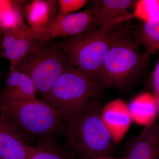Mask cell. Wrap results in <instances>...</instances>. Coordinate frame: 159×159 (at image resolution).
<instances>
[{
    "mask_svg": "<svg viewBox=\"0 0 159 159\" xmlns=\"http://www.w3.org/2000/svg\"><path fill=\"white\" fill-rule=\"evenodd\" d=\"M0 119L30 145L42 139L64 135L66 123L56 110L43 100L21 102L0 100Z\"/></svg>",
    "mask_w": 159,
    "mask_h": 159,
    "instance_id": "6da1fadb",
    "label": "cell"
},
{
    "mask_svg": "<svg viewBox=\"0 0 159 159\" xmlns=\"http://www.w3.org/2000/svg\"><path fill=\"white\" fill-rule=\"evenodd\" d=\"M139 43L119 27L100 69L97 81L105 88L124 89L134 83L145 69L148 57Z\"/></svg>",
    "mask_w": 159,
    "mask_h": 159,
    "instance_id": "7a4b0ae2",
    "label": "cell"
},
{
    "mask_svg": "<svg viewBox=\"0 0 159 159\" xmlns=\"http://www.w3.org/2000/svg\"><path fill=\"white\" fill-rule=\"evenodd\" d=\"M104 89L99 81L72 66L63 72L42 100L59 113L66 125L92 102L100 99Z\"/></svg>",
    "mask_w": 159,
    "mask_h": 159,
    "instance_id": "3957f363",
    "label": "cell"
},
{
    "mask_svg": "<svg viewBox=\"0 0 159 159\" xmlns=\"http://www.w3.org/2000/svg\"><path fill=\"white\" fill-rule=\"evenodd\" d=\"M100 99L94 101L66 125V145L80 159L109 155L112 148L110 134L101 118Z\"/></svg>",
    "mask_w": 159,
    "mask_h": 159,
    "instance_id": "277c9868",
    "label": "cell"
},
{
    "mask_svg": "<svg viewBox=\"0 0 159 159\" xmlns=\"http://www.w3.org/2000/svg\"><path fill=\"white\" fill-rule=\"evenodd\" d=\"M118 25L112 27H95L60 42L71 65L97 80L116 36Z\"/></svg>",
    "mask_w": 159,
    "mask_h": 159,
    "instance_id": "5b68a950",
    "label": "cell"
},
{
    "mask_svg": "<svg viewBox=\"0 0 159 159\" xmlns=\"http://www.w3.org/2000/svg\"><path fill=\"white\" fill-rule=\"evenodd\" d=\"M72 66L60 43L34 39L29 54L13 67L29 75L43 99L63 72Z\"/></svg>",
    "mask_w": 159,
    "mask_h": 159,
    "instance_id": "8992f818",
    "label": "cell"
},
{
    "mask_svg": "<svg viewBox=\"0 0 159 159\" xmlns=\"http://www.w3.org/2000/svg\"><path fill=\"white\" fill-rule=\"evenodd\" d=\"M97 27L95 18L86 8L84 11L66 15L58 13L44 25L37 28L27 25L25 29L34 39L48 41L55 39L74 37Z\"/></svg>",
    "mask_w": 159,
    "mask_h": 159,
    "instance_id": "52a82bcc",
    "label": "cell"
},
{
    "mask_svg": "<svg viewBox=\"0 0 159 159\" xmlns=\"http://www.w3.org/2000/svg\"><path fill=\"white\" fill-rule=\"evenodd\" d=\"M136 2L134 0H94L87 8L95 18L97 27H112L122 23Z\"/></svg>",
    "mask_w": 159,
    "mask_h": 159,
    "instance_id": "ba28073f",
    "label": "cell"
},
{
    "mask_svg": "<svg viewBox=\"0 0 159 159\" xmlns=\"http://www.w3.org/2000/svg\"><path fill=\"white\" fill-rule=\"evenodd\" d=\"M37 89L26 73L10 66L0 94V100L21 102L36 99Z\"/></svg>",
    "mask_w": 159,
    "mask_h": 159,
    "instance_id": "9c48e42d",
    "label": "cell"
},
{
    "mask_svg": "<svg viewBox=\"0 0 159 159\" xmlns=\"http://www.w3.org/2000/svg\"><path fill=\"white\" fill-rule=\"evenodd\" d=\"M101 116L115 143L119 142L124 137L132 120L128 104L120 99L103 107Z\"/></svg>",
    "mask_w": 159,
    "mask_h": 159,
    "instance_id": "30bf717a",
    "label": "cell"
},
{
    "mask_svg": "<svg viewBox=\"0 0 159 159\" xmlns=\"http://www.w3.org/2000/svg\"><path fill=\"white\" fill-rule=\"evenodd\" d=\"M26 26L18 31L2 32L0 55L11 66H16L21 62L34 44V39L25 31Z\"/></svg>",
    "mask_w": 159,
    "mask_h": 159,
    "instance_id": "8fae6325",
    "label": "cell"
},
{
    "mask_svg": "<svg viewBox=\"0 0 159 159\" xmlns=\"http://www.w3.org/2000/svg\"><path fill=\"white\" fill-rule=\"evenodd\" d=\"M125 159H159V124L145 126L127 151Z\"/></svg>",
    "mask_w": 159,
    "mask_h": 159,
    "instance_id": "7c38bea8",
    "label": "cell"
},
{
    "mask_svg": "<svg viewBox=\"0 0 159 159\" xmlns=\"http://www.w3.org/2000/svg\"><path fill=\"white\" fill-rule=\"evenodd\" d=\"M34 147L0 119V159H31Z\"/></svg>",
    "mask_w": 159,
    "mask_h": 159,
    "instance_id": "4fadbf2b",
    "label": "cell"
},
{
    "mask_svg": "<svg viewBox=\"0 0 159 159\" xmlns=\"http://www.w3.org/2000/svg\"><path fill=\"white\" fill-rule=\"evenodd\" d=\"M59 13L56 0H31L26 2L25 19L29 27L37 28L44 25Z\"/></svg>",
    "mask_w": 159,
    "mask_h": 159,
    "instance_id": "5bb4252c",
    "label": "cell"
},
{
    "mask_svg": "<svg viewBox=\"0 0 159 159\" xmlns=\"http://www.w3.org/2000/svg\"><path fill=\"white\" fill-rule=\"evenodd\" d=\"M128 107L132 120L140 125L146 126L151 124L157 115L156 99L149 93L138 95Z\"/></svg>",
    "mask_w": 159,
    "mask_h": 159,
    "instance_id": "9a60e30c",
    "label": "cell"
},
{
    "mask_svg": "<svg viewBox=\"0 0 159 159\" xmlns=\"http://www.w3.org/2000/svg\"><path fill=\"white\" fill-rule=\"evenodd\" d=\"M26 2L10 1L9 5L0 10V30L2 32L18 31L27 25L24 22Z\"/></svg>",
    "mask_w": 159,
    "mask_h": 159,
    "instance_id": "2e32d148",
    "label": "cell"
},
{
    "mask_svg": "<svg viewBox=\"0 0 159 159\" xmlns=\"http://www.w3.org/2000/svg\"><path fill=\"white\" fill-rule=\"evenodd\" d=\"M74 154L60 145L55 138L39 140L31 159H74Z\"/></svg>",
    "mask_w": 159,
    "mask_h": 159,
    "instance_id": "e0dca14e",
    "label": "cell"
},
{
    "mask_svg": "<svg viewBox=\"0 0 159 159\" xmlns=\"http://www.w3.org/2000/svg\"><path fill=\"white\" fill-rule=\"evenodd\" d=\"M145 53L150 57L159 51V16L145 22L139 29L136 37Z\"/></svg>",
    "mask_w": 159,
    "mask_h": 159,
    "instance_id": "ac0fdd59",
    "label": "cell"
},
{
    "mask_svg": "<svg viewBox=\"0 0 159 159\" xmlns=\"http://www.w3.org/2000/svg\"><path fill=\"white\" fill-rule=\"evenodd\" d=\"M159 16V0H140L137 1L134 11L123 18L121 22L132 18L146 22Z\"/></svg>",
    "mask_w": 159,
    "mask_h": 159,
    "instance_id": "d6986e66",
    "label": "cell"
},
{
    "mask_svg": "<svg viewBox=\"0 0 159 159\" xmlns=\"http://www.w3.org/2000/svg\"><path fill=\"white\" fill-rule=\"evenodd\" d=\"M59 14L61 15L73 14L89 2L87 0H57Z\"/></svg>",
    "mask_w": 159,
    "mask_h": 159,
    "instance_id": "ffe728a7",
    "label": "cell"
},
{
    "mask_svg": "<svg viewBox=\"0 0 159 159\" xmlns=\"http://www.w3.org/2000/svg\"><path fill=\"white\" fill-rule=\"evenodd\" d=\"M151 86L152 94L156 99L159 96V61L152 76Z\"/></svg>",
    "mask_w": 159,
    "mask_h": 159,
    "instance_id": "44dd1931",
    "label": "cell"
},
{
    "mask_svg": "<svg viewBox=\"0 0 159 159\" xmlns=\"http://www.w3.org/2000/svg\"><path fill=\"white\" fill-rule=\"evenodd\" d=\"M80 159H125L123 158H114L110 156L109 155H105L93 157L86 158H82Z\"/></svg>",
    "mask_w": 159,
    "mask_h": 159,
    "instance_id": "7402d4cb",
    "label": "cell"
},
{
    "mask_svg": "<svg viewBox=\"0 0 159 159\" xmlns=\"http://www.w3.org/2000/svg\"><path fill=\"white\" fill-rule=\"evenodd\" d=\"M2 32L1 31V30H0V48H1V40H2ZM3 72H2V71L1 70V69H0V80L2 79V77L3 76Z\"/></svg>",
    "mask_w": 159,
    "mask_h": 159,
    "instance_id": "603a6c76",
    "label": "cell"
},
{
    "mask_svg": "<svg viewBox=\"0 0 159 159\" xmlns=\"http://www.w3.org/2000/svg\"><path fill=\"white\" fill-rule=\"evenodd\" d=\"M157 111V115L159 117V96L156 98Z\"/></svg>",
    "mask_w": 159,
    "mask_h": 159,
    "instance_id": "cb8c5ba5",
    "label": "cell"
}]
</instances>
